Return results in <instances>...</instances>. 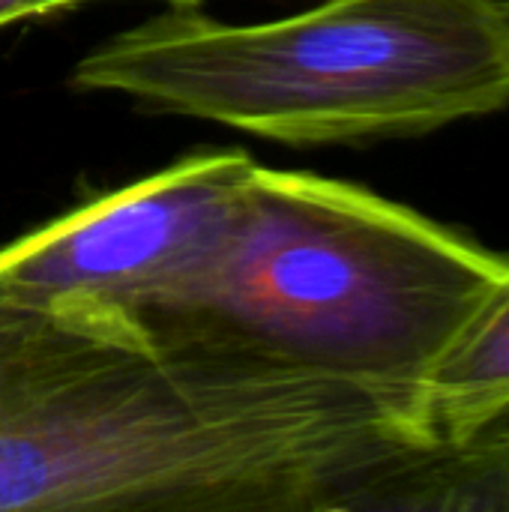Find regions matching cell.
<instances>
[{
	"label": "cell",
	"instance_id": "1",
	"mask_svg": "<svg viewBox=\"0 0 509 512\" xmlns=\"http://www.w3.org/2000/svg\"><path fill=\"white\" fill-rule=\"evenodd\" d=\"M420 387L279 369L0 297V512H381Z\"/></svg>",
	"mask_w": 509,
	"mask_h": 512
},
{
	"label": "cell",
	"instance_id": "2",
	"mask_svg": "<svg viewBox=\"0 0 509 512\" xmlns=\"http://www.w3.org/2000/svg\"><path fill=\"white\" fill-rule=\"evenodd\" d=\"M507 282L509 255L414 207L255 162L216 261L135 321L279 369L420 387Z\"/></svg>",
	"mask_w": 509,
	"mask_h": 512
},
{
	"label": "cell",
	"instance_id": "3",
	"mask_svg": "<svg viewBox=\"0 0 509 512\" xmlns=\"http://www.w3.org/2000/svg\"><path fill=\"white\" fill-rule=\"evenodd\" d=\"M72 84L294 147L426 135L509 105V6L324 0L261 24L168 6L87 51Z\"/></svg>",
	"mask_w": 509,
	"mask_h": 512
},
{
	"label": "cell",
	"instance_id": "4",
	"mask_svg": "<svg viewBox=\"0 0 509 512\" xmlns=\"http://www.w3.org/2000/svg\"><path fill=\"white\" fill-rule=\"evenodd\" d=\"M255 159L189 153L0 249V297L141 318L195 282L231 240Z\"/></svg>",
	"mask_w": 509,
	"mask_h": 512
},
{
	"label": "cell",
	"instance_id": "5",
	"mask_svg": "<svg viewBox=\"0 0 509 512\" xmlns=\"http://www.w3.org/2000/svg\"><path fill=\"white\" fill-rule=\"evenodd\" d=\"M381 512H509V408L411 447L387 477Z\"/></svg>",
	"mask_w": 509,
	"mask_h": 512
},
{
	"label": "cell",
	"instance_id": "6",
	"mask_svg": "<svg viewBox=\"0 0 509 512\" xmlns=\"http://www.w3.org/2000/svg\"><path fill=\"white\" fill-rule=\"evenodd\" d=\"M438 438L462 435L509 408V282L462 327L420 384Z\"/></svg>",
	"mask_w": 509,
	"mask_h": 512
},
{
	"label": "cell",
	"instance_id": "7",
	"mask_svg": "<svg viewBox=\"0 0 509 512\" xmlns=\"http://www.w3.org/2000/svg\"><path fill=\"white\" fill-rule=\"evenodd\" d=\"M78 3H87V0H0V27L21 21V18H36V15L72 9ZM162 3H168V6H201L204 0H162Z\"/></svg>",
	"mask_w": 509,
	"mask_h": 512
},
{
	"label": "cell",
	"instance_id": "8",
	"mask_svg": "<svg viewBox=\"0 0 509 512\" xmlns=\"http://www.w3.org/2000/svg\"><path fill=\"white\" fill-rule=\"evenodd\" d=\"M501 3H507V6H509V0H501Z\"/></svg>",
	"mask_w": 509,
	"mask_h": 512
}]
</instances>
